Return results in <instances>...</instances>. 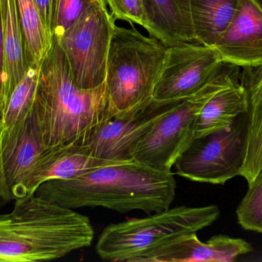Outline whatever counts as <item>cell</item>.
I'll list each match as a JSON object with an SVG mask.
<instances>
[{"instance_id":"44dd1931","label":"cell","mask_w":262,"mask_h":262,"mask_svg":"<svg viewBox=\"0 0 262 262\" xmlns=\"http://www.w3.org/2000/svg\"><path fill=\"white\" fill-rule=\"evenodd\" d=\"M16 2L26 45L28 65L29 67L33 65H41L52 43L48 38L33 0H16Z\"/></svg>"},{"instance_id":"5bb4252c","label":"cell","mask_w":262,"mask_h":262,"mask_svg":"<svg viewBox=\"0 0 262 262\" xmlns=\"http://www.w3.org/2000/svg\"><path fill=\"white\" fill-rule=\"evenodd\" d=\"M252 251V244L242 238L219 235L203 243L190 234L161 249L150 262H232Z\"/></svg>"},{"instance_id":"d6986e66","label":"cell","mask_w":262,"mask_h":262,"mask_svg":"<svg viewBox=\"0 0 262 262\" xmlns=\"http://www.w3.org/2000/svg\"><path fill=\"white\" fill-rule=\"evenodd\" d=\"M240 0H189L195 42L214 47L232 23Z\"/></svg>"},{"instance_id":"ffe728a7","label":"cell","mask_w":262,"mask_h":262,"mask_svg":"<svg viewBox=\"0 0 262 262\" xmlns=\"http://www.w3.org/2000/svg\"><path fill=\"white\" fill-rule=\"evenodd\" d=\"M40 66H30L24 78L9 95L3 115L0 117V139L10 136L24 123L38 86Z\"/></svg>"},{"instance_id":"cb8c5ba5","label":"cell","mask_w":262,"mask_h":262,"mask_svg":"<svg viewBox=\"0 0 262 262\" xmlns=\"http://www.w3.org/2000/svg\"><path fill=\"white\" fill-rule=\"evenodd\" d=\"M112 15L115 19L124 20L130 25L145 28L146 17L142 0H107Z\"/></svg>"},{"instance_id":"4fadbf2b","label":"cell","mask_w":262,"mask_h":262,"mask_svg":"<svg viewBox=\"0 0 262 262\" xmlns=\"http://www.w3.org/2000/svg\"><path fill=\"white\" fill-rule=\"evenodd\" d=\"M3 166L6 181L14 199L26 196L28 177L37 160L46 149L38 126L29 109L21 127L1 141Z\"/></svg>"},{"instance_id":"7402d4cb","label":"cell","mask_w":262,"mask_h":262,"mask_svg":"<svg viewBox=\"0 0 262 262\" xmlns=\"http://www.w3.org/2000/svg\"><path fill=\"white\" fill-rule=\"evenodd\" d=\"M236 215L243 229L262 234V172L249 186L237 207Z\"/></svg>"},{"instance_id":"277c9868","label":"cell","mask_w":262,"mask_h":262,"mask_svg":"<svg viewBox=\"0 0 262 262\" xmlns=\"http://www.w3.org/2000/svg\"><path fill=\"white\" fill-rule=\"evenodd\" d=\"M220 214L216 205L169 207L144 218L109 225L99 235L95 249L104 261L150 262L179 238L212 226Z\"/></svg>"},{"instance_id":"484cf974","label":"cell","mask_w":262,"mask_h":262,"mask_svg":"<svg viewBox=\"0 0 262 262\" xmlns=\"http://www.w3.org/2000/svg\"><path fill=\"white\" fill-rule=\"evenodd\" d=\"M0 130H1V121H0ZM12 200L15 199L6 181L4 166H3V154H2L1 139H0V210Z\"/></svg>"},{"instance_id":"3957f363","label":"cell","mask_w":262,"mask_h":262,"mask_svg":"<svg viewBox=\"0 0 262 262\" xmlns=\"http://www.w3.org/2000/svg\"><path fill=\"white\" fill-rule=\"evenodd\" d=\"M94 238L89 217L35 193L0 214V262L58 259L89 247Z\"/></svg>"},{"instance_id":"9a60e30c","label":"cell","mask_w":262,"mask_h":262,"mask_svg":"<svg viewBox=\"0 0 262 262\" xmlns=\"http://www.w3.org/2000/svg\"><path fill=\"white\" fill-rule=\"evenodd\" d=\"M241 83L247 94L245 156L240 176L251 186L262 172V65L243 68Z\"/></svg>"},{"instance_id":"8992f818","label":"cell","mask_w":262,"mask_h":262,"mask_svg":"<svg viewBox=\"0 0 262 262\" xmlns=\"http://www.w3.org/2000/svg\"><path fill=\"white\" fill-rule=\"evenodd\" d=\"M240 67L223 62L212 78L196 93L180 100L136 146L134 161L158 170L172 171L195 138L197 119L215 93L240 80Z\"/></svg>"},{"instance_id":"2e32d148","label":"cell","mask_w":262,"mask_h":262,"mask_svg":"<svg viewBox=\"0 0 262 262\" xmlns=\"http://www.w3.org/2000/svg\"><path fill=\"white\" fill-rule=\"evenodd\" d=\"M146 26L152 37L167 46L195 41L189 0H142Z\"/></svg>"},{"instance_id":"d4e9b609","label":"cell","mask_w":262,"mask_h":262,"mask_svg":"<svg viewBox=\"0 0 262 262\" xmlns=\"http://www.w3.org/2000/svg\"><path fill=\"white\" fill-rule=\"evenodd\" d=\"M33 1L39 12L48 38L52 43L53 38L52 25H53L55 0H33Z\"/></svg>"},{"instance_id":"4316f807","label":"cell","mask_w":262,"mask_h":262,"mask_svg":"<svg viewBox=\"0 0 262 262\" xmlns=\"http://www.w3.org/2000/svg\"><path fill=\"white\" fill-rule=\"evenodd\" d=\"M3 68H4V46L2 33L1 18H0V117L3 115L5 106L4 82H3Z\"/></svg>"},{"instance_id":"30bf717a","label":"cell","mask_w":262,"mask_h":262,"mask_svg":"<svg viewBox=\"0 0 262 262\" xmlns=\"http://www.w3.org/2000/svg\"><path fill=\"white\" fill-rule=\"evenodd\" d=\"M179 101L152 98L136 112L111 120L87 146L98 159L112 163L134 161L132 153L136 146Z\"/></svg>"},{"instance_id":"9c48e42d","label":"cell","mask_w":262,"mask_h":262,"mask_svg":"<svg viewBox=\"0 0 262 262\" xmlns=\"http://www.w3.org/2000/svg\"><path fill=\"white\" fill-rule=\"evenodd\" d=\"M222 63L213 47L192 43L169 46L152 98L174 101L192 96L212 78Z\"/></svg>"},{"instance_id":"5b68a950","label":"cell","mask_w":262,"mask_h":262,"mask_svg":"<svg viewBox=\"0 0 262 262\" xmlns=\"http://www.w3.org/2000/svg\"><path fill=\"white\" fill-rule=\"evenodd\" d=\"M168 47L155 37L115 26L109 46L105 84L116 117L136 112L152 99Z\"/></svg>"},{"instance_id":"7a4b0ae2","label":"cell","mask_w":262,"mask_h":262,"mask_svg":"<svg viewBox=\"0 0 262 262\" xmlns=\"http://www.w3.org/2000/svg\"><path fill=\"white\" fill-rule=\"evenodd\" d=\"M176 190L172 171L131 161L96 168L72 179L46 182L35 194L68 209L102 207L120 213L150 214L170 207Z\"/></svg>"},{"instance_id":"8fae6325","label":"cell","mask_w":262,"mask_h":262,"mask_svg":"<svg viewBox=\"0 0 262 262\" xmlns=\"http://www.w3.org/2000/svg\"><path fill=\"white\" fill-rule=\"evenodd\" d=\"M213 48L224 63L243 68L262 65V11L252 0H240L236 15Z\"/></svg>"},{"instance_id":"7c38bea8","label":"cell","mask_w":262,"mask_h":262,"mask_svg":"<svg viewBox=\"0 0 262 262\" xmlns=\"http://www.w3.org/2000/svg\"><path fill=\"white\" fill-rule=\"evenodd\" d=\"M93 156L87 145H69L46 149L32 168L25 187L26 195L35 193L50 180L72 179L96 168L114 164Z\"/></svg>"},{"instance_id":"ba28073f","label":"cell","mask_w":262,"mask_h":262,"mask_svg":"<svg viewBox=\"0 0 262 262\" xmlns=\"http://www.w3.org/2000/svg\"><path fill=\"white\" fill-rule=\"evenodd\" d=\"M246 114L227 129L194 138L176 162V175L190 181L224 185L240 176L245 156Z\"/></svg>"},{"instance_id":"603a6c76","label":"cell","mask_w":262,"mask_h":262,"mask_svg":"<svg viewBox=\"0 0 262 262\" xmlns=\"http://www.w3.org/2000/svg\"><path fill=\"white\" fill-rule=\"evenodd\" d=\"M99 0H55L52 35L60 37L84 11Z\"/></svg>"},{"instance_id":"52a82bcc","label":"cell","mask_w":262,"mask_h":262,"mask_svg":"<svg viewBox=\"0 0 262 262\" xmlns=\"http://www.w3.org/2000/svg\"><path fill=\"white\" fill-rule=\"evenodd\" d=\"M107 4V0L94 3L58 37L80 89H93L105 83L109 46L116 26Z\"/></svg>"},{"instance_id":"83f0119b","label":"cell","mask_w":262,"mask_h":262,"mask_svg":"<svg viewBox=\"0 0 262 262\" xmlns=\"http://www.w3.org/2000/svg\"><path fill=\"white\" fill-rule=\"evenodd\" d=\"M252 2L262 11V0H252Z\"/></svg>"},{"instance_id":"ac0fdd59","label":"cell","mask_w":262,"mask_h":262,"mask_svg":"<svg viewBox=\"0 0 262 262\" xmlns=\"http://www.w3.org/2000/svg\"><path fill=\"white\" fill-rule=\"evenodd\" d=\"M247 109V94L238 80L219 91L205 105L197 119L195 138L227 129Z\"/></svg>"},{"instance_id":"e0dca14e","label":"cell","mask_w":262,"mask_h":262,"mask_svg":"<svg viewBox=\"0 0 262 262\" xmlns=\"http://www.w3.org/2000/svg\"><path fill=\"white\" fill-rule=\"evenodd\" d=\"M0 18L4 46L3 82L6 105L9 95L24 78L29 66L16 0H0Z\"/></svg>"},{"instance_id":"6da1fadb","label":"cell","mask_w":262,"mask_h":262,"mask_svg":"<svg viewBox=\"0 0 262 262\" xmlns=\"http://www.w3.org/2000/svg\"><path fill=\"white\" fill-rule=\"evenodd\" d=\"M30 112L45 149L87 145L116 117L105 83L93 89L75 84L56 35L41 61Z\"/></svg>"}]
</instances>
